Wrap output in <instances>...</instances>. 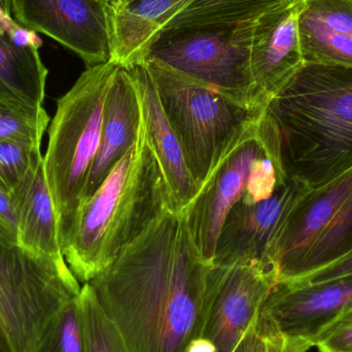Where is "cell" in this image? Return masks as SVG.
<instances>
[{
    "label": "cell",
    "mask_w": 352,
    "mask_h": 352,
    "mask_svg": "<svg viewBox=\"0 0 352 352\" xmlns=\"http://www.w3.org/2000/svg\"><path fill=\"white\" fill-rule=\"evenodd\" d=\"M209 265L169 210L88 283L128 352H186L204 334Z\"/></svg>",
    "instance_id": "1"
},
{
    "label": "cell",
    "mask_w": 352,
    "mask_h": 352,
    "mask_svg": "<svg viewBox=\"0 0 352 352\" xmlns=\"http://www.w3.org/2000/svg\"><path fill=\"white\" fill-rule=\"evenodd\" d=\"M267 113L287 177L322 186L352 168V66L305 61Z\"/></svg>",
    "instance_id": "2"
},
{
    "label": "cell",
    "mask_w": 352,
    "mask_h": 352,
    "mask_svg": "<svg viewBox=\"0 0 352 352\" xmlns=\"http://www.w3.org/2000/svg\"><path fill=\"white\" fill-rule=\"evenodd\" d=\"M169 210L166 182L142 119L138 142L82 204L63 252L68 267L82 285L90 283Z\"/></svg>",
    "instance_id": "3"
},
{
    "label": "cell",
    "mask_w": 352,
    "mask_h": 352,
    "mask_svg": "<svg viewBox=\"0 0 352 352\" xmlns=\"http://www.w3.org/2000/svg\"><path fill=\"white\" fill-rule=\"evenodd\" d=\"M119 64L87 68L57 102L43 156L57 213L62 252L74 236L91 167L98 152L105 100Z\"/></svg>",
    "instance_id": "4"
},
{
    "label": "cell",
    "mask_w": 352,
    "mask_h": 352,
    "mask_svg": "<svg viewBox=\"0 0 352 352\" xmlns=\"http://www.w3.org/2000/svg\"><path fill=\"white\" fill-rule=\"evenodd\" d=\"M287 178L278 130L266 111L236 136L180 212L203 260L212 262L223 221L250 184L273 190Z\"/></svg>",
    "instance_id": "5"
},
{
    "label": "cell",
    "mask_w": 352,
    "mask_h": 352,
    "mask_svg": "<svg viewBox=\"0 0 352 352\" xmlns=\"http://www.w3.org/2000/svg\"><path fill=\"white\" fill-rule=\"evenodd\" d=\"M144 64L199 188L236 136L267 109L244 104L160 62Z\"/></svg>",
    "instance_id": "6"
},
{
    "label": "cell",
    "mask_w": 352,
    "mask_h": 352,
    "mask_svg": "<svg viewBox=\"0 0 352 352\" xmlns=\"http://www.w3.org/2000/svg\"><path fill=\"white\" fill-rule=\"evenodd\" d=\"M352 250V168L296 197L268 256L277 283L305 278Z\"/></svg>",
    "instance_id": "7"
},
{
    "label": "cell",
    "mask_w": 352,
    "mask_h": 352,
    "mask_svg": "<svg viewBox=\"0 0 352 352\" xmlns=\"http://www.w3.org/2000/svg\"><path fill=\"white\" fill-rule=\"evenodd\" d=\"M82 287L63 260L0 237V333L12 352H31L52 318Z\"/></svg>",
    "instance_id": "8"
},
{
    "label": "cell",
    "mask_w": 352,
    "mask_h": 352,
    "mask_svg": "<svg viewBox=\"0 0 352 352\" xmlns=\"http://www.w3.org/2000/svg\"><path fill=\"white\" fill-rule=\"evenodd\" d=\"M256 19L164 29L151 45L146 61L160 62L244 104L267 109L250 72V41Z\"/></svg>",
    "instance_id": "9"
},
{
    "label": "cell",
    "mask_w": 352,
    "mask_h": 352,
    "mask_svg": "<svg viewBox=\"0 0 352 352\" xmlns=\"http://www.w3.org/2000/svg\"><path fill=\"white\" fill-rule=\"evenodd\" d=\"M276 283L274 275L258 265H209L208 312L203 337L217 352H232L256 324Z\"/></svg>",
    "instance_id": "10"
},
{
    "label": "cell",
    "mask_w": 352,
    "mask_h": 352,
    "mask_svg": "<svg viewBox=\"0 0 352 352\" xmlns=\"http://www.w3.org/2000/svg\"><path fill=\"white\" fill-rule=\"evenodd\" d=\"M12 16L76 53L87 68L111 60V29L102 0H12Z\"/></svg>",
    "instance_id": "11"
},
{
    "label": "cell",
    "mask_w": 352,
    "mask_h": 352,
    "mask_svg": "<svg viewBox=\"0 0 352 352\" xmlns=\"http://www.w3.org/2000/svg\"><path fill=\"white\" fill-rule=\"evenodd\" d=\"M302 188L289 178L268 198L256 200L243 195L223 221L211 264L258 265L273 274L269 252Z\"/></svg>",
    "instance_id": "12"
},
{
    "label": "cell",
    "mask_w": 352,
    "mask_h": 352,
    "mask_svg": "<svg viewBox=\"0 0 352 352\" xmlns=\"http://www.w3.org/2000/svg\"><path fill=\"white\" fill-rule=\"evenodd\" d=\"M352 309V276L316 283H277L260 314L292 338L316 341Z\"/></svg>",
    "instance_id": "13"
},
{
    "label": "cell",
    "mask_w": 352,
    "mask_h": 352,
    "mask_svg": "<svg viewBox=\"0 0 352 352\" xmlns=\"http://www.w3.org/2000/svg\"><path fill=\"white\" fill-rule=\"evenodd\" d=\"M298 27V0L263 12L254 23L250 65L256 93L269 104L303 65Z\"/></svg>",
    "instance_id": "14"
},
{
    "label": "cell",
    "mask_w": 352,
    "mask_h": 352,
    "mask_svg": "<svg viewBox=\"0 0 352 352\" xmlns=\"http://www.w3.org/2000/svg\"><path fill=\"white\" fill-rule=\"evenodd\" d=\"M142 119V103L135 82L129 70L119 65L105 100L98 152L89 173L82 204L93 196L138 142Z\"/></svg>",
    "instance_id": "15"
},
{
    "label": "cell",
    "mask_w": 352,
    "mask_h": 352,
    "mask_svg": "<svg viewBox=\"0 0 352 352\" xmlns=\"http://www.w3.org/2000/svg\"><path fill=\"white\" fill-rule=\"evenodd\" d=\"M135 82L142 103L146 134L164 175L171 209L182 212L198 192L175 130L161 104L154 80L146 64L127 68Z\"/></svg>",
    "instance_id": "16"
},
{
    "label": "cell",
    "mask_w": 352,
    "mask_h": 352,
    "mask_svg": "<svg viewBox=\"0 0 352 352\" xmlns=\"http://www.w3.org/2000/svg\"><path fill=\"white\" fill-rule=\"evenodd\" d=\"M43 43L35 31L0 10V99L43 107L49 70L41 61Z\"/></svg>",
    "instance_id": "17"
},
{
    "label": "cell",
    "mask_w": 352,
    "mask_h": 352,
    "mask_svg": "<svg viewBox=\"0 0 352 352\" xmlns=\"http://www.w3.org/2000/svg\"><path fill=\"white\" fill-rule=\"evenodd\" d=\"M192 0H129L117 10L107 8L111 29L109 61L125 68L146 62L156 37Z\"/></svg>",
    "instance_id": "18"
},
{
    "label": "cell",
    "mask_w": 352,
    "mask_h": 352,
    "mask_svg": "<svg viewBox=\"0 0 352 352\" xmlns=\"http://www.w3.org/2000/svg\"><path fill=\"white\" fill-rule=\"evenodd\" d=\"M305 61L352 66V0H298Z\"/></svg>",
    "instance_id": "19"
},
{
    "label": "cell",
    "mask_w": 352,
    "mask_h": 352,
    "mask_svg": "<svg viewBox=\"0 0 352 352\" xmlns=\"http://www.w3.org/2000/svg\"><path fill=\"white\" fill-rule=\"evenodd\" d=\"M10 196L18 221L19 245L37 254L63 260L57 213L47 186L43 159Z\"/></svg>",
    "instance_id": "20"
},
{
    "label": "cell",
    "mask_w": 352,
    "mask_h": 352,
    "mask_svg": "<svg viewBox=\"0 0 352 352\" xmlns=\"http://www.w3.org/2000/svg\"><path fill=\"white\" fill-rule=\"evenodd\" d=\"M283 1L285 0H192L166 28L237 24L254 20Z\"/></svg>",
    "instance_id": "21"
},
{
    "label": "cell",
    "mask_w": 352,
    "mask_h": 352,
    "mask_svg": "<svg viewBox=\"0 0 352 352\" xmlns=\"http://www.w3.org/2000/svg\"><path fill=\"white\" fill-rule=\"evenodd\" d=\"M84 352H128L121 335L105 314L90 283L78 296Z\"/></svg>",
    "instance_id": "22"
},
{
    "label": "cell",
    "mask_w": 352,
    "mask_h": 352,
    "mask_svg": "<svg viewBox=\"0 0 352 352\" xmlns=\"http://www.w3.org/2000/svg\"><path fill=\"white\" fill-rule=\"evenodd\" d=\"M31 352H84L78 297L56 314Z\"/></svg>",
    "instance_id": "23"
},
{
    "label": "cell",
    "mask_w": 352,
    "mask_h": 352,
    "mask_svg": "<svg viewBox=\"0 0 352 352\" xmlns=\"http://www.w3.org/2000/svg\"><path fill=\"white\" fill-rule=\"evenodd\" d=\"M50 117L43 107H29L0 99V140L43 142Z\"/></svg>",
    "instance_id": "24"
},
{
    "label": "cell",
    "mask_w": 352,
    "mask_h": 352,
    "mask_svg": "<svg viewBox=\"0 0 352 352\" xmlns=\"http://www.w3.org/2000/svg\"><path fill=\"white\" fill-rule=\"evenodd\" d=\"M43 159L39 142L0 140V190L10 195Z\"/></svg>",
    "instance_id": "25"
},
{
    "label": "cell",
    "mask_w": 352,
    "mask_h": 352,
    "mask_svg": "<svg viewBox=\"0 0 352 352\" xmlns=\"http://www.w3.org/2000/svg\"><path fill=\"white\" fill-rule=\"evenodd\" d=\"M314 346L309 341L285 336L261 314L250 331L248 352H307Z\"/></svg>",
    "instance_id": "26"
},
{
    "label": "cell",
    "mask_w": 352,
    "mask_h": 352,
    "mask_svg": "<svg viewBox=\"0 0 352 352\" xmlns=\"http://www.w3.org/2000/svg\"><path fill=\"white\" fill-rule=\"evenodd\" d=\"M316 347L320 352H352V309L318 338Z\"/></svg>",
    "instance_id": "27"
},
{
    "label": "cell",
    "mask_w": 352,
    "mask_h": 352,
    "mask_svg": "<svg viewBox=\"0 0 352 352\" xmlns=\"http://www.w3.org/2000/svg\"><path fill=\"white\" fill-rule=\"evenodd\" d=\"M0 237L10 243L18 244V221L12 199L0 190Z\"/></svg>",
    "instance_id": "28"
},
{
    "label": "cell",
    "mask_w": 352,
    "mask_h": 352,
    "mask_svg": "<svg viewBox=\"0 0 352 352\" xmlns=\"http://www.w3.org/2000/svg\"><path fill=\"white\" fill-rule=\"evenodd\" d=\"M346 276H352V250L334 264L330 265L305 278L299 279L293 283H316ZM287 283H291V281H287Z\"/></svg>",
    "instance_id": "29"
},
{
    "label": "cell",
    "mask_w": 352,
    "mask_h": 352,
    "mask_svg": "<svg viewBox=\"0 0 352 352\" xmlns=\"http://www.w3.org/2000/svg\"><path fill=\"white\" fill-rule=\"evenodd\" d=\"M186 352H217V349L209 339L200 337L190 343Z\"/></svg>",
    "instance_id": "30"
},
{
    "label": "cell",
    "mask_w": 352,
    "mask_h": 352,
    "mask_svg": "<svg viewBox=\"0 0 352 352\" xmlns=\"http://www.w3.org/2000/svg\"><path fill=\"white\" fill-rule=\"evenodd\" d=\"M252 326V327H254ZM250 328V329H252ZM250 330L244 334V336L242 337L240 342L238 343L237 346L234 349V351L232 352H248V343H250Z\"/></svg>",
    "instance_id": "31"
},
{
    "label": "cell",
    "mask_w": 352,
    "mask_h": 352,
    "mask_svg": "<svg viewBox=\"0 0 352 352\" xmlns=\"http://www.w3.org/2000/svg\"><path fill=\"white\" fill-rule=\"evenodd\" d=\"M12 0H0V10L12 16Z\"/></svg>",
    "instance_id": "32"
},
{
    "label": "cell",
    "mask_w": 352,
    "mask_h": 352,
    "mask_svg": "<svg viewBox=\"0 0 352 352\" xmlns=\"http://www.w3.org/2000/svg\"><path fill=\"white\" fill-rule=\"evenodd\" d=\"M103 3L105 4L107 8L109 10H116V8H119L121 6L123 0H102Z\"/></svg>",
    "instance_id": "33"
},
{
    "label": "cell",
    "mask_w": 352,
    "mask_h": 352,
    "mask_svg": "<svg viewBox=\"0 0 352 352\" xmlns=\"http://www.w3.org/2000/svg\"><path fill=\"white\" fill-rule=\"evenodd\" d=\"M0 352H12L1 333H0Z\"/></svg>",
    "instance_id": "34"
},
{
    "label": "cell",
    "mask_w": 352,
    "mask_h": 352,
    "mask_svg": "<svg viewBox=\"0 0 352 352\" xmlns=\"http://www.w3.org/2000/svg\"><path fill=\"white\" fill-rule=\"evenodd\" d=\"M127 1H129V0H123V2H122L121 6H123V4L126 3V2H127ZM120 6H119V8H120ZM116 10H117V8H116Z\"/></svg>",
    "instance_id": "35"
}]
</instances>
